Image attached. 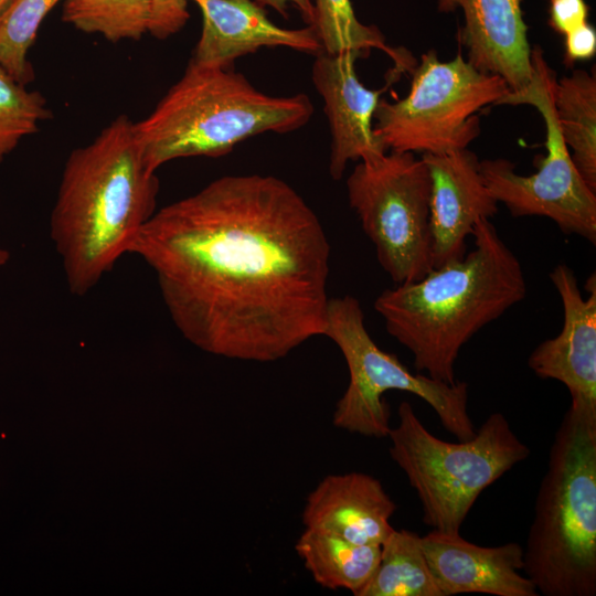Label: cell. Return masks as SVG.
Here are the masks:
<instances>
[{
  "instance_id": "cell-27",
  "label": "cell",
  "mask_w": 596,
  "mask_h": 596,
  "mask_svg": "<svg viewBox=\"0 0 596 596\" xmlns=\"http://www.w3.org/2000/svg\"><path fill=\"white\" fill-rule=\"evenodd\" d=\"M564 63L572 67L578 61L592 58L596 53V30L588 22L564 35Z\"/></svg>"
},
{
  "instance_id": "cell-24",
  "label": "cell",
  "mask_w": 596,
  "mask_h": 596,
  "mask_svg": "<svg viewBox=\"0 0 596 596\" xmlns=\"http://www.w3.org/2000/svg\"><path fill=\"white\" fill-rule=\"evenodd\" d=\"M51 117L40 92L29 91L0 67V164L23 138L35 134Z\"/></svg>"
},
{
  "instance_id": "cell-9",
  "label": "cell",
  "mask_w": 596,
  "mask_h": 596,
  "mask_svg": "<svg viewBox=\"0 0 596 596\" xmlns=\"http://www.w3.org/2000/svg\"><path fill=\"white\" fill-rule=\"evenodd\" d=\"M533 79L522 94L507 93L498 105H531L541 114L546 130V155L536 172L519 174L504 158L480 160V171L490 193L510 214L544 216L564 234H576L596 244V191L575 167L557 125L552 84L554 73L540 47L532 49Z\"/></svg>"
},
{
  "instance_id": "cell-18",
  "label": "cell",
  "mask_w": 596,
  "mask_h": 596,
  "mask_svg": "<svg viewBox=\"0 0 596 596\" xmlns=\"http://www.w3.org/2000/svg\"><path fill=\"white\" fill-rule=\"evenodd\" d=\"M552 100L562 138L585 182L596 191V76L577 68L556 77Z\"/></svg>"
},
{
  "instance_id": "cell-7",
  "label": "cell",
  "mask_w": 596,
  "mask_h": 596,
  "mask_svg": "<svg viewBox=\"0 0 596 596\" xmlns=\"http://www.w3.org/2000/svg\"><path fill=\"white\" fill-rule=\"evenodd\" d=\"M323 336L340 349L349 371L348 387L332 416L336 427L368 437H386L391 411L384 394L396 390L425 401L458 440L473 437L468 384L458 381L449 384L426 374H414L395 354L379 348L365 328L364 313L355 297L329 298Z\"/></svg>"
},
{
  "instance_id": "cell-14",
  "label": "cell",
  "mask_w": 596,
  "mask_h": 596,
  "mask_svg": "<svg viewBox=\"0 0 596 596\" xmlns=\"http://www.w3.org/2000/svg\"><path fill=\"white\" fill-rule=\"evenodd\" d=\"M437 9L462 12L459 40L473 67L502 78L509 94L530 87L534 71L522 0H437Z\"/></svg>"
},
{
  "instance_id": "cell-22",
  "label": "cell",
  "mask_w": 596,
  "mask_h": 596,
  "mask_svg": "<svg viewBox=\"0 0 596 596\" xmlns=\"http://www.w3.org/2000/svg\"><path fill=\"white\" fill-rule=\"evenodd\" d=\"M151 0H64L62 21L109 42L138 41L149 32Z\"/></svg>"
},
{
  "instance_id": "cell-6",
  "label": "cell",
  "mask_w": 596,
  "mask_h": 596,
  "mask_svg": "<svg viewBox=\"0 0 596 596\" xmlns=\"http://www.w3.org/2000/svg\"><path fill=\"white\" fill-rule=\"evenodd\" d=\"M387 437L392 459L421 501L423 522L448 534L460 533L481 492L531 453L502 413L490 414L470 439L451 443L433 435L407 401Z\"/></svg>"
},
{
  "instance_id": "cell-17",
  "label": "cell",
  "mask_w": 596,
  "mask_h": 596,
  "mask_svg": "<svg viewBox=\"0 0 596 596\" xmlns=\"http://www.w3.org/2000/svg\"><path fill=\"white\" fill-rule=\"evenodd\" d=\"M395 510V502L373 476L329 475L308 494L302 523L356 544L381 545L394 529L390 519Z\"/></svg>"
},
{
  "instance_id": "cell-11",
  "label": "cell",
  "mask_w": 596,
  "mask_h": 596,
  "mask_svg": "<svg viewBox=\"0 0 596 596\" xmlns=\"http://www.w3.org/2000/svg\"><path fill=\"white\" fill-rule=\"evenodd\" d=\"M563 306L560 333L541 342L528 359L529 368L541 379L563 383L573 411L596 416V278L586 281L583 298L577 278L566 264L550 273Z\"/></svg>"
},
{
  "instance_id": "cell-3",
  "label": "cell",
  "mask_w": 596,
  "mask_h": 596,
  "mask_svg": "<svg viewBox=\"0 0 596 596\" xmlns=\"http://www.w3.org/2000/svg\"><path fill=\"white\" fill-rule=\"evenodd\" d=\"M475 247L422 279L382 291L374 301L385 329L409 350L418 373L454 384L461 348L523 300L522 265L488 219L475 225Z\"/></svg>"
},
{
  "instance_id": "cell-13",
  "label": "cell",
  "mask_w": 596,
  "mask_h": 596,
  "mask_svg": "<svg viewBox=\"0 0 596 596\" xmlns=\"http://www.w3.org/2000/svg\"><path fill=\"white\" fill-rule=\"evenodd\" d=\"M421 158L430 180L432 264L438 268L464 258L467 236L479 220L498 213V202L485 183L480 160L468 148Z\"/></svg>"
},
{
  "instance_id": "cell-8",
  "label": "cell",
  "mask_w": 596,
  "mask_h": 596,
  "mask_svg": "<svg viewBox=\"0 0 596 596\" xmlns=\"http://www.w3.org/2000/svg\"><path fill=\"white\" fill-rule=\"evenodd\" d=\"M508 92L502 78L473 67L461 50L450 61L429 50L412 72L408 94L394 102L380 99L374 134L386 151L423 155L468 148L480 132L477 113L498 105Z\"/></svg>"
},
{
  "instance_id": "cell-28",
  "label": "cell",
  "mask_w": 596,
  "mask_h": 596,
  "mask_svg": "<svg viewBox=\"0 0 596 596\" xmlns=\"http://www.w3.org/2000/svg\"><path fill=\"white\" fill-rule=\"evenodd\" d=\"M262 7H270L275 9L278 13L284 17H287L288 4L296 7L304 20L310 25L313 21L315 11L313 3L311 0H254Z\"/></svg>"
},
{
  "instance_id": "cell-12",
  "label": "cell",
  "mask_w": 596,
  "mask_h": 596,
  "mask_svg": "<svg viewBox=\"0 0 596 596\" xmlns=\"http://www.w3.org/2000/svg\"><path fill=\"white\" fill-rule=\"evenodd\" d=\"M358 52L330 54L320 51L312 64L315 88L323 100L331 142L329 173L339 180L350 161H373L387 151L374 134V114L382 93L359 79Z\"/></svg>"
},
{
  "instance_id": "cell-30",
  "label": "cell",
  "mask_w": 596,
  "mask_h": 596,
  "mask_svg": "<svg viewBox=\"0 0 596 596\" xmlns=\"http://www.w3.org/2000/svg\"><path fill=\"white\" fill-rule=\"evenodd\" d=\"M11 0H0V13L6 9Z\"/></svg>"
},
{
  "instance_id": "cell-26",
  "label": "cell",
  "mask_w": 596,
  "mask_h": 596,
  "mask_svg": "<svg viewBox=\"0 0 596 596\" xmlns=\"http://www.w3.org/2000/svg\"><path fill=\"white\" fill-rule=\"evenodd\" d=\"M585 0H550L549 25L560 34H567L587 22Z\"/></svg>"
},
{
  "instance_id": "cell-10",
  "label": "cell",
  "mask_w": 596,
  "mask_h": 596,
  "mask_svg": "<svg viewBox=\"0 0 596 596\" xmlns=\"http://www.w3.org/2000/svg\"><path fill=\"white\" fill-rule=\"evenodd\" d=\"M347 191L384 272L396 285L422 279L433 268L430 180L422 158L387 151L359 161Z\"/></svg>"
},
{
  "instance_id": "cell-29",
  "label": "cell",
  "mask_w": 596,
  "mask_h": 596,
  "mask_svg": "<svg viewBox=\"0 0 596 596\" xmlns=\"http://www.w3.org/2000/svg\"><path fill=\"white\" fill-rule=\"evenodd\" d=\"M10 259V253L0 247V266L6 265Z\"/></svg>"
},
{
  "instance_id": "cell-16",
  "label": "cell",
  "mask_w": 596,
  "mask_h": 596,
  "mask_svg": "<svg viewBox=\"0 0 596 596\" xmlns=\"http://www.w3.org/2000/svg\"><path fill=\"white\" fill-rule=\"evenodd\" d=\"M201 11L202 29L191 63L233 68L235 60L262 47L284 46L317 54L321 44L311 25L285 29L254 0H191Z\"/></svg>"
},
{
  "instance_id": "cell-1",
  "label": "cell",
  "mask_w": 596,
  "mask_h": 596,
  "mask_svg": "<svg viewBox=\"0 0 596 596\" xmlns=\"http://www.w3.org/2000/svg\"><path fill=\"white\" fill-rule=\"evenodd\" d=\"M129 254L155 273L180 333L207 353L273 362L323 336L330 245L277 177L224 175L157 209Z\"/></svg>"
},
{
  "instance_id": "cell-20",
  "label": "cell",
  "mask_w": 596,
  "mask_h": 596,
  "mask_svg": "<svg viewBox=\"0 0 596 596\" xmlns=\"http://www.w3.org/2000/svg\"><path fill=\"white\" fill-rule=\"evenodd\" d=\"M356 596H443L438 589L421 536L395 530L381 544L377 566Z\"/></svg>"
},
{
  "instance_id": "cell-2",
  "label": "cell",
  "mask_w": 596,
  "mask_h": 596,
  "mask_svg": "<svg viewBox=\"0 0 596 596\" xmlns=\"http://www.w3.org/2000/svg\"><path fill=\"white\" fill-rule=\"evenodd\" d=\"M159 179L134 121L119 115L67 157L50 217V237L71 294L84 296L129 254L157 211Z\"/></svg>"
},
{
  "instance_id": "cell-21",
  "label": "cell",
  "mask_w": 596,
  "mask_h": 596,
  "mask_svg": "<svg viewBox=\"0 0 596 596\" xmlns=\"http://www.w3.org/2000/svg\"><path fill=\"white\" fill-rule=\"evenodd\" d=\"M312 3L315 17L310 25L322 51L330 54L354 51L365 57L375 49L393 61V78L413 72L417 63L412 54L390 46L376 26L363 24L356 18L351 0H315Z\"/></svg>"
},
{
  "instance_id": "cell-4",
  "label": "cell",
  "mask_w": 596,
  "mask_h": 596,
  "mask_svg": "<svg viewBox=\"0 0 596 596\" xmlns=\"http://www.w3.org/2000/svg\"><path fill=\"white\" fill-rule=\"evenodd\" d=\"M312 113L305 94L272 96L233 68L189 62L152 111L134 121V131L148 167L157 172L171 160L217 158L257 135L297 130Z\"/></svg>"
},
{
  "instance_id": "cell-15",
  "label": "cell",
  "mask_w": 596,
  "mask_h": 596,
  "mask_svg": "<svg viewBox=\"0 0 596 596\" xmlns=\"http://www.w3.org/2000/svg\"><path fill=\"white\" fill-rule=\"evenodd\" d=\"M432 576L443 596L481 593L494 596H538L533 582L521 571L523 547L517 542L481 546L460 533L432 530L421 536Z\"/></svg>"
},
{
  "instance_id": "cell-25",
  "label": "cell",
  "mask_w": 596,
  "mask_h": 596,
  "mask_svg": "<svg viewBox=\"0 0 596 596\" xmlns=\"http://www.w3.org/2000/svg\"><path fill=\"white\" fill-rule=\"evenodd\" d=\"M191 0H151L149 32L158 40H166L182 30L189 19Z\"/></svg>"
},
{
  "instance_id": "cell-23",
  "label": "cell",
  "mask_w": 596,
  "mask_h": 596,
  "mask_svg": "<svg viewBox=\"0 0 596 596\" xmlns=\"http://www.w3.org/2000/svg\"><path fill=\"white\" fill-rule=\"evenodd\" d=\"M61 0H11L0 13V67L23 85L34 78L28 53L46 15Z\"/></svg>"
},
{
  "instance_id": "cell-19",
  "label": "cell",
  "mask_w": 596,
  "mask_h": 596,
  "mask_svg": "<svg viewBox=\"0 0 596 596\" xmlns=\"http://www.w3.org/2000/svg\"><path fill=\"white\" fill-rule=\"evenodd\" d=\"M295 550L313 581L328 589L354 596L373 575L381 545L356 544L328 533L305 529Z\"/></svg>"
},
{
  "instance_id": "cell-5",
  "label": "cell",
  "mask_w": 596,
  "mask_h": 596,
  "mask_svg": "<svg viewBox=\"0 0 596 596\" xmlns=\"http://www.w3.org/2000/svg\"><path fill=\"white\" fill-rule=\"evenodd\" d=\"M545 596L596 595V416L568 408L555 432L523 547Z\"/></svg>"
}]
</instances>
